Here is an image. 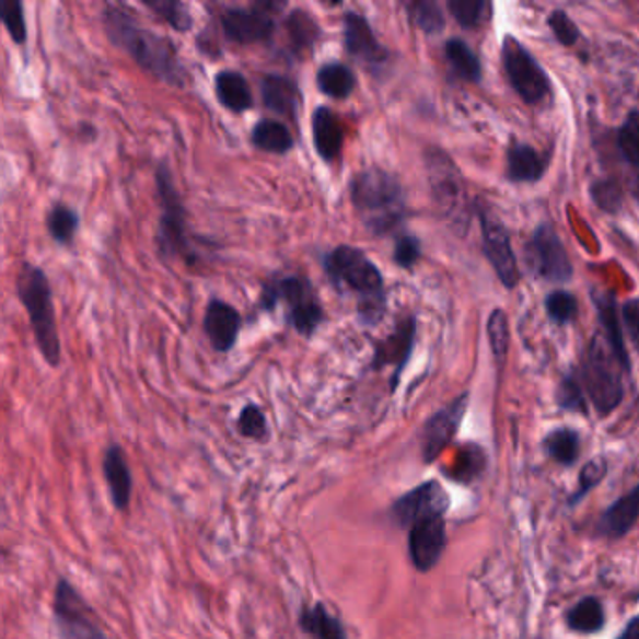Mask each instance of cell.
Returning <instances> with one entry per match:
<instances>
[{
    "mask_svg": "<svg viewBox=\"0 0 639 639\" xmlns=\"http://www.w3.org/2000/svg\"><path fill=\"white\" fill-rule=\"evenodd\" d=\"M144 7L156 12L167 25L173 26L178 33H188L191 28V15L188 7L176 0H144Z\"/></svg>",
    "mask_w": 639,
    "mask_h": 639,
    "instance_id": "33",
    "label": "cell"
},
{
    "mask_svg": "<svg viewBox=\"0 0 639 639\" xmlns=\"http://www.w3.org/2000/svg\"><path fill=\"white\" fill-rule=\"evenodd\" d=\"M507 163H509V176L515 183L538 181L546 171V158L528 144H512Z\"/></svg>",
    "mask_w": 639,
    "mask_h": 639,
    "instance_id": "25",
    "label": "cell"
},
{
    "mask_svg": "<svg viewBox=\"0 0 639 639\" xmlns=\"http://www.w3.org/2000/svg\"><path fill=\"white\" fill-rule=\"evenodd\" d=\"M480 223H483L486 257L491 263V267L496 268L499 280L509 289L515 288V283L520 280V272H518L514 249L510 244L509 231L504 228V223L488 210H483Z\"/></svg>",
    "mask_w": 639,
    "mask_h": 639,
    "instance_id": "14",
    "label": "cell"
},
{
    "mask_svg": "<svg viewBox=\"0 0 639 639\" xmlns=\"http://www.w3.org/2000/svg\"><path fill=\"white\" fill-rule=\"evenodd\" d=\"M280 302L288 306V323L304 338H312L325 320L312 283L302 276H286L263 289V310H275Z\"/></svg>",
    "mask_w": 639,
    "mask_h": 639,
    "instance_id": "6",
    "label": "cell"
},
{
    "mask_svg": "<svg viewBox=\"0 0 639 639\" xmlns=\"http://www.w3.org/2000/svg\"><path fill=\"white\" fill-rule=\"evenodd\" d=\"M263 104L281 117L297 120L302 107V92L294 79L268 73L262 81Z\"/></svg>",
    "mask_w": 639,
    "mask_h": 639,
    "instance_id": "20",
    "label": "cell"
},
{
    "mask_svg": "<svg viewBox=\"0 0 639 639\" xmlns=\"http://www.w3.org/2000/svg\"><path fill=\"white\" fill-rule=\"evenodd\" d=\"M546 307H548L549 317L557 323H568V321L574 320L576 314H578V302L567 291H554V293L548 294Z\"/></svg>",
    "mask_w": 639,
    "mask_h": 639,
    "instance_id": "42",
    "label": "cell"
},
{
    "mask_svg": "<svg viewBox=\"0 0 639 639\" xmlns=\"http://www.w3.org/2000/svg\"><path fill=\"white\" fill-rule=\"evenodd\" d=\"M549 26H551L557 39L565 46H572V44H576L578 36H580L578 26L572 23V20L565 12H554V15L549 18Z\"/></svg>",
    "mask_w": 639,
    "mask_h": 639,
    "instance_id": "44",
    "label": "cell"
},
{
    "mask_svg": "<svg viewBox=\"0 0 639 639\" xmlns=\"http://www.w3.org/2000/svg\"><path fill=\"white\" fill-rule=\"evenodd\" d=\"M104 25L107 38L128 53L141 70L176 89L186 85L188 75L173 42L141 25L128 8L107 4Z\"/></svg>",
    "mask_w": 639,
    "mask_h": 639,
    "instance_id": "1",
    "label": "cell"
},
{
    "mask_svg": "<svg viewBox=\"0 0 639 639\" xmlns=\"http://www.w3.org/2000/svg\"><path fill=\"white\" fill-rule=\"evenodd\" d=\"M449 509V496L435 480L420 484L407 491L391 507V520L398 527L411 528L415 523L439 518Z\"/></svg>",
    "mask_w": 639,
    "mask_h": 639,
    "instance_id": "12",
    "label": "cell"
},
{
    "mask_svg": "<svg viewBox=\"0 0 639 639\" xmlns=\"http://www.w3.org/2000/svg\"><path fill=\"white\" fill-rule=\"evenodd\" d=\"M351 201L360 222L372 235H388L404 222V189L391 173L379 167L360 171L352 178Z\"/></svg>",
    "mask_w": 639,
    "mask_h": 639,
    "instance_id": "3",
    "label": "cell"
},
{
    "mask_svg": "<svg viewBox=\"0 0 639 639\" xmlns=\"http://www.w3.org/2000/svg\"><path fill=\"white\" fill-rule=\"evenodd\" d=\"M619 639H639V617L630 620V625L620 634Z\"/></svg>",
    "mask_w": 639,
    "mask_h": 639,
    "instance_id": "49",
    "label": "cell"
},
{
    "mask_svg": "<svg viewBox=\"0 0 639 639\" xmlns=\"http://www.w3.org/2000/svg\"><path fill=\"white\" fill-rule=\"evenodd\" d=\"M546 449H548L549 456L557 460L559 464L570 465L574 464L578 451H580V441L572 430H557L549 433L546 439Z\"/></svg>",
    "mask_w": 639,
    "mask_h": 639,
    "instance_id": "36",
    "label": "cell"
},
{
    "mask_svg": "<svg viewBox=\"0 0 639 639\" xmlns=\"http://www.w3.org/2000/svg\"><path fill=\"white\" fill-rule=\"evenodd\" d=\"M420 257V242L415 236H399L394 246V262L402 268H411Z\"/></svg>",
    "mask_w": 639,
    "mask_h": 639,
    "instance_id": "43",
    "label": "cell"
},
{
    "mask_svg": "<svg viewBox=\"0 0 639 639\" xmlns=\"http://www.w3.org/2000/svg\"><path fill=\"white\" fill-rule=\"evenodd\" d=\"M236 430L244 439L265 441L268 438V422L262 407L248 404L236 418Z\"/></svg>",
    "mask_w": 639,
    "mask_h": 639,
    "instance_id": "34",
    "label": "cell"
},
{
    "mask_svg": "<svg viewBox=\"0 0 639 639\" xmlns=\"http://www.w3.org/2000/svg\"><path fill=\"white\" fill-rule=\"evenodd\" d=\"M214 86L216 96L229 112L244 113L254 107V94L249 89L248 79L241 72H235V70L218 72Z\"/></svg>",
    "mask_w": 639,
    "mask_h": 639,
    "instance_id": "24",
    "label": "cell"
},
{
    "mask_svg": "<svg viewBox=\"0 0 639 639\" xmlns=\"http://www.w3.org/2000/svg\"><path fill=\"white\" fill-rule=\"evenodd\" d=\"M561 405L567 409H583L580 386L576 385L574 379H567L561 386Z\"/></svg>",
    "mask_w": 639,
    "mask_h": 639,
    "instance_id": "48",
    "label": "cell"
},
{
    "mask_svg": "<svg viewBox=\"0 0 639 639\" xmlns=\"http://www.w3.org/2000/svg\"><path fill=\"white\" fill-rule=\"evenodd\" d=\"M604 473H606V467L602 462H594V464L585 465V469L581 470V491L578 493V499H580L585 491L593 488L594 484L601 483V478L604 477Z\"/></svg>",
    "mask_w": 639,
    "mask_h": 639,
    "instance_id": "47",
    "label": "cell"
},
{
    "mask_svg": "<svg viewBox=\"0 0 639 639\" xmlns=\"http://www.w3.org/2000/svg\"><path fill=\"white\" fill-rule=\"evenodd\" d=\"M488 338L491 351H493L497 359H504L507 351H509L510 333L509 320H507V315L501 310H497V312L489 315Z\"/></svg>",
    "mask_w": 639,
    "mask_h": 639,
    "instance_id": "41",
    "label": "cell"
},
{
    "mask_svg": "<svg viewBox=\"0 0 639 639\" xmlns=\"http://www.w3.org/2000/svg\"><path fill=\"white\" fill-rule=\"evenodd\" d=\"M105 483L112 496L113 507L118 512H126L130 509L131 493H133V477H131L130 465L126 460V452L120 444L113 443L105 449L104 462Z\"/></svg>",
    "mask_w": 639,
    "mask_h": 639,
    "instance_id": "19",
    "label": "cell"
},
{
    "mask_svg": "<svg viewBox=\"0 0 639 639\" xmlns=\"http://www.w3.org/2000/svg\"><path fill=\"white\" fill-rule=\"evenodd\" d=\"M623 321L627 326L628 338L639 351V299H632L623 306Z\"/></svg>",
    "mask_w": 639,
    "mask_h": 639,
    "instance_id": "46",
    "label": "cell"
},
{
    "mask_svg": "<svg viewBox=\"0 0 639 639\" xmlns=\"http://www.w3.org/2000/svg\"><path fill=\"white\" fill-rule=\"evenodd\" d=\"M599 312H601L602 325H604V330H606L604 336H606L607 341H609V346L614 347L617 357L628 365L627 351H625L623 333H620V321L619 317H617V310H615L614 301H612V299H602V301H599Z\"/></svg>",
    "mask_w": 639,
    "mask_h": 639,
    "instance_id": "35",
    "label": "cell"
},
{
    "mask_svg": "<svg viewBox=\"0 0 639 639\" xmlns=\"http://www.w3.org/2000/svg\"><path fill=\"white\" fill-rule=\"evenodd\" d=\"M528 262L546 280L562 283L572 278V263L567 248L551 225L536 229L535 235L528 242Z\"/></svg>",
    "mask_w": 639,
    "mask_h": 639,
    "instance_id": "13",
    "label": "cell"
},
{
    "mask_svg": "<svg viewBox=\"0 0 639 639\" xmlns=\"http://www.w3.org/2000/svg\"><path fill=\"white\" fill-rule=\"evenodd\" d=\"M409 10H411L413 20H415V23H417L425 33L438 34L443 31V12H441V8H439L435 2H430V0L413 2V4H409Z\"/></svg>",
    "mask_w": 639,
    "mask_h": 639,
    "instance_id": "40",
    "label": "cell"
},
{
    "mask_svg": "<svg viewBox=\"0 0 639 639\" xmlns=\"http://www.w3.org/2000/svg\"><path fill=\"white\" fill-rule=\"evenodd\" d=\"M446 546L443 515L418 522L409 528V557L418 572H428L438 565Z\"/></svg>",
    "mask_w": 639,
    "mask_h": 639,
    "instance_id": "15",
    "label": "cell"
},
{
    "mask_svg": "<svg viewBox=\"0 0 639 639\" xmlns=\"http://www.w3.org/2000/svg\"><path fill=\"white\" fill-rule=\"evenodd\" d=\"M280 4L259 2L248 8H228L222 13V28L225 38L242 46L268 42L275 34V10Z\"/></svg>",
    "mask_w": 639,
    "mask_h": 639,
    "instance_id": "11",
    "label": "cell"
},
{
    "mask_svg": "<svg viewBox=\"0 0 639 639\" xmlns=\"http://www.w3.org/2000/svg\"><path fill=\"white\" fill-rule=\"evenodd\" d=\"M415 339V320H405L396 328V333L391 338H386L383 344H379L373 357V368H385V365H396V372L392 377V388L398 383L399 373L404 370L405 362L409 359Z\"/></svg>",
    "mask_w": 639,
    "mask_h": 639,
    "instance_id": "22",
    "label": "cell"
},
{
    "mask_svg": "<svg viewBox=\"0 0 639 639\" xmlns=\"http://www.w3.org/2000/svg\"><path fill=\"white\" fill-rule=\"evenodd\" d=\"M465 405H467V396L454 399L449 407L435 413L426 422L422 430V457L426 464L435 462V457L444 451V446L454 439L457 426L464 418Z\"/></svg>",
    "mask_w": 639,
    "mask_h": 639,
    "instance_id": "17",
    "label": "cell"
},
{
    "mask_svg": "<svg viewBox=\"0 0 639 639\" xmlns=\"http://www.w3.org/2000/svg\"><path fill=\"white\" fill-rule=\"evenodd\" d=\"M15 289H18L21 304L28 314L34 339L38 344L42 357L46 359L47 364L57 368L62 359V349H60L59 330H57V320H55L49 278L42 268L33 263H25L18 275Z\"/></svg>",
    "mask_w": 639,
    "mask_h": 639,
    "instance_id": "4",
    "label": "cell"
},
{
    "mask_svg": "<svg viewBox=\"0 0 639 639\" xmlns=\"http://www.w3.org/2000/svg\"><path fill=\"white\" fill-rule=\"evenodd\" d=\"M501 57L510 83L525 104H538L548 96V75L518 39H504Z\"/></svg>",
    "mask_w": 639,
    "mask_h": 639,
    "instance_id": "10",
    "label": "cell"
},
{
    "mask_svg": "<svg viewBox=\"0 0 639 639\" xmlns=\"http://www.w3.org/2000/svg\"><path fill=\"white\" fill-rule=\"evenodd\" d=\"M156 186L162 218L158 229V246L163 257H186L189 255L188 233H186V210L176 191L173 175L167 163H160L156 171Z\"/></svg>",
    "mask_w": 639,
    "mask_h": 639,
    "instance_id": "9",
    "label": "cell"
},
{
    "mask_svg": "<svg viewBox=\"0 0 639 639\" xmlns=\"http://www.w3.org/2000/svg\"><path fill=\"white\" fill-rule=\"evenodd\" d=\"M79 216L75 210L70 209L65 202H57L46 218L47 231L53 236V241L59 242L62 246H68L73 241V235L78 231Z\"/></svg>",
    "mask_w": 639,
    "mask_h": 639,
    "instance_id": "31",
    "label": "cell"
},
{
    "mask_svg": "<svg viewBox=\"0 0 639 639\" xmlns=\"http://www.w3.org/2000/svg\"><path fill=\"white\" fill-rule=\"evenodd\" d=\"M483 452L478 451L477 446H469L460 456V465H456V478H460V480H470V478L483 470Z\"/></svg>",
    "mask_w": 639,
    "mask_h": 639,
    "instance_id": "45",
    "label": "cell"
},
{
    "mask_svg": "<svg viewBox=\"0 0 639 639\" xmlns=\"http://www.w3.org/2000/svg\"><path fill=\"white\" fill-rule=\"evenodd\" d=\"M328 280L334 288L357 294V307L362 325L375 326L385 317V280L375 263L359 248L341 244L323 259Z\"/></svg>",
    "mask_w": 639,
    "mask_h": 639,
    "instance_id": "2",
    "label": "cell"
},
{
    "mask_svg": "<svg viewBox=\"0 0 639 639\" xmlns=\"http://www.w3.org/2000/svg\"><path fill=\"white\" fill-rule=\"evenodd\" d=\"M53 620L59 639H112L94 607L66 578L55 585Z\"/></svg>",
    "mask_w": 639,
    "mask_h": 639,
    "instance_id": "7",
    "label": "cell"
},
{
    "mask_svg": "<svg viewBox=\"0 0 639 639\" xmlns=\"http://www.w3.org/2000/svg\"><path fill=\"white\" fill-rule=\"evenodd\" d=\"M252 143L265 152L286 154L293 149L294 139L288 126L280 120L263 118L252 130Z\"/></svg>",
    "mask_w": 639,
    "mask_h": 639,
    "instance_id": "28",
    "label": "cell"
},
{
    "mask_svg": "<svg viewBox=\"0 0 639 639\" xmlns=\"http://www.w3.org/2000/svg\"><path fill=\"white\" fill-rule=\"evenodd\" d=\"M426 171L430 183L431 197L446 222L456 229H465L467 205L462 175L451 158L438 149L426 152Z\"/></svg>",
    "mask_w": 639,
    "mask_h": 639,
    "instance_id": "8",
    "label": "cell"
},
{
    "mask_svg": "<svg viewBox=\"0 0 639 639\" xmlns=\"http://www.w3.org/2000/svg\"><path fill=\"white\" fill-rule=\"evenodd\" d=\"M454 20L462 26H478L488 18L489 4L484 0H451L449 2Z\"/></svg>",
    "mask_w": 639,
    "mask_h": 639,
    "instance_id": "39",
    "label": "cell"
},
{
    "mask_svg": "<svg viewBox=\"0 0 639 639\" xmlns=\"http://www.w3.org/2000/svg\"><path fill=\"white\" fill-rule=\"evenodd\" d=\"M317 86L328 98L346 100L355 91L357 78L349 66L341 62H326L317 72Z\"/></svg>",
    "mask_w": 639,
    "mask_h": 639,
    "instance_id": "27",
    "label": "cell"
},
{
    "mask_svg": "<svg viewBox=\"0 0 639 639\" xmlns=\"http://www.w3.org/2000/svg\"><path fill=\"white\" fill-rule=\"evenodd\" d=\"M623 370H628V365L617 357L606 336L596 334L583 365V383L599 411L612 413L620 404L625 394Z\"/></svg>",
    "mask_w": 639,
    "mask_h": 639,
    "instance_id": "5",
    "label": "cell"
},
{
    "mask_svg": "<svg viewBox=\"0 0 639 639\" xmlns=\"http://www.w3.org/2000/svg\"><path fill=\"white\" fill-rule=\"evenodd\" d=\"M344 42L352 59L360 60L368 66L385 65L388 51L381 46L372 25L359 12H346L344 15Z\"/></svg>",
    "mask_w": 639,
    "mask_h": 639,
    "instance_id": "16",
    "label": "cell"
},
{
    "mask_svg": "<svg viewBox=\"0 0 639 639\" xmlns=\"http://www.w3.org/2000/svg\"><path fill=\"white\" fill-rule=\"evenodd\" d=\"M241 314L228 302L212 299L207 304L205 317H202V330L207 334L214 351H231L241 334Z\"/></svg>",
    "mask_w": 639,
    "mask_h": 639,
    "instance_id": "18",
    "label": "cell"
},
{
    "mask_svg": "<svg viewBox=\"0 0 639 639\" xmlns=\"http://www.w3.org/2000/svg\"><path fill=\"white\" fill-rule=\"evenodd\" d=\"M639 518V484L627 496L620 497L614 507L602 515L601 531L606 535L620 536L638 522Z\"/></svg>",
    "mask_w": 639,
    "mask_h": 639,
    "instance_id": "26",
    "label": "cell"
},
{
    "mask_svg": "<svg viewBox=\"0 0 639 639\" xmlns=\"http://www.w3.org/2000/svg\"><path fill=\"white\" fill-rule=\"evenodd\" d=\"M444 55L460 78L467 79V81L480 79V73H483L480 62L464 39H449L446 47H444Z\"/></svg>",
    "mask_w": 639,
    "mask_h": 639,
    "instance_id": "30",
    "label": "cell"
},
{
    "mask_svg": "<svg viewBox=\"0 0 639 639\" xmlns=\"http://www.w3.org/2000/svg\"><path fill=\"white\" fill-rule=\"evenodd\" d=\"M286 28H288L289 46L294 55H301V57L315 46L321 34L317 21L306 10H293L289 13Z\"/></svg>",
    "mask_w": 639,
    "mask_h": 639,
    "instance_id": "29",
    "label": "cell"
},
{
    "mask_svg": "<svg viewBox=\"0 0 639 639\" xmlns=\"http://www.w3.org/2000/svg\"><path fill=\"white\" fill-rule=\"evenodd\" d=\"M617 147L625 162L630 163L634 170L639 171V113L628 115L625 125L620 126L617 133Z\"/></svg>",
    "mask_w": 639,
    "mask_h": 639,
    "instance_id": "37",
    "label": "cell"
},
{
    "mask_svg": "<svg viewBox=\"0 0 639 639\" xmlns=\"http://www.w3.org/2000/svg\"><path fill=\"white\" fill-rule=\"evenodd\" d=\"M0 20L7 26L8 34L15 44H25L26 21L20 0H2L0 2Z\"/></svg>",
    "mask_w": 639,
    "mask_h": 639,
    "instance_id": "38",
    "label": "cell"
},
{
    "mask_svg": "<svg viewBox=\"0 0 639 639\" xmlns=\"http://www.w3.org/2000/svg\"><path fill=\"white\" fill-rule=\"evenodd\" d=\"M568 625L578 632L591 634L604 627V609L596 599H583L567 615Z\"/></svg>",
    "mask_w": 639,
    "mask_h": 639,
    "instance_id": "32",
    "label": "cell"
},
{
    "mask_svg": "<svg viewBox=\"0 0 639 639\" xmlns=\"http://www.w3.org/2000/svg\"><path fill=\"white\" fill-rule=\"evenodd\" d=\"M299 628L310 639H349L346 625L323 602L302 607Z\"/></svg>",
    "mask_w": 639,
    "mask_h": 639,
    "instance_id": "23",
    "label": "cell"
},
{
    "mask_svg": "<svg viewBox=\"0 0 639 639\" xmlns=\"http://www.w3.org/2000/svg\"><path fill=\"white\" fill-rule=\"evenodd\" d=\"M312 131H314L315 152L326 163L334 162L344 149V126L336 113L320 105L312 115Z\"/></svg>",
    "mask_w": 639,
    "mask_h": 639,
    "instance_id": "21",
    "label": "cell"
}]
</instances>
